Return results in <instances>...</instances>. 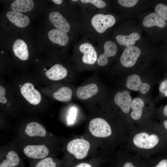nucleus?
Listing matches in <instances>:
<instances>
[{"label": "nucleus", "instance_id": "nucleus-22", "mask_svg": "<svg viewBox=\"0 0 167 167\" xmlns=\"http://www.w3.org/2000/svg\"><path fill=\"white\" fill-rule=\"evenodd\" d=\"M139 34L137 32H133L128 35H119L116 37L117 41L120 45L126 47L133 46L136 41L140 38Z\"/></svg>", "mask_w": 167, "mask_h": 167}, {"label": "nucleus", "instance_id": "nucleus-35", "mask_svg": "<svg viewBox=\"0 0 167 167\" xmlns=\"http://www.w3.org/2000/svg\"><path fill=\"white\" fill-rule=\"evenodd\" d=\"M52 1L55 4L58 5L60 4L62 2V0H53Z\"/></svg>", "mask_w": 167, "mask_h": 167}, {"label": "nucleus", "instance_id": "nucleus-36", "mask_svg": "<svg viewBox=\"0 0 167 167\" xmlns=\"http://www.w3.org/2000/svg\"><path fill=\"white\" fill-rule=\"evenodd\" d=\"M163 114L165 116L167 117V105L164 108L163 110Z\"/></svg>", "mask_w": 167, "mask_h": 167}, {"label": "nucleus", "instance_id": "nucleus-13", "mask_svg": "<svg viewBox=\"0 0 167 167\" xmlns=\"http://www.w3.org/2000/svg\"><path fill=\"white\" fill-rule=\"evenodd\" d=\"M6 16L10 22L19 28L26 27L30 22L28 16L17 12L9 11L6 13Z\"/></svg>", "mask_w": 167, "mask_h": 167}, {"label": "nucleus", "instance_id": "nucleus-1", "mask_svg": "<svg viewBox=\"0 0 167 167\" xmlns=\"http://www.w3.org/2000/svg\"><path fill=\"white\" fill-rule=\"evenodd\" d=\"M89 142L84 139H75L67 144V151L78 160L84 158L87 156L90 148Z\"/></svg>", "mask_w": 167, "mask_h": 167}, {"label": "nucleus", "instance_id": "nucleus-41", "mask_svg": "<svg viewBox=\"0 0 167 167\" xmlns=\"http://www.w3.org/2000/svg\"><path fill=\"white\" fill-rule=\"evenodd\" d=\"M19 87H21V85H19Z\"/></svg>", "mask_w": 167, "mask_h": 167}, {"label": "nucleus", "instance_id": "nucleus-6", "mask_svg": "<svg viewBox=\"0 0 167 167\" xmlns=\"http://www.w3.org/2000/svg\"><path fill=\"white\" fill-rule=\"evenodd\" d=\"M25 155L33 159H42L47 157L49 152L48 147L44 144H29L23 149Z\"/></svg>", "mask_w": 167, "mask_h": 167}, {"label": "nucleus", "instance_id": "nucleus-12", "mask_svg": "<svg viewBox=\"0 0 167 167\" xmlns=\"http://www.w3.org/2000/svg\"><path fill=\"white\" fill-rule=\"evenodd\" d=\"M49 18L51 22L57 29L66 33H67L69 31L70 27L69 23L59 12H51L49 15Z\"/></svg>", "mask_w": 167, "mask_h": 167}, {"label": "nucleus", "instance_id": "nucleus-16", "mask_svg": "<svg viewBox=\"0 0 167 167\" xmlns=\"http://www.w3.org/2000/svg\"><path fill=\"white\" fill-rule=\"evenodd\" d=\"M98 91L97 86L95 84L92 83L79 88L77 90L76 95L79 99L85 100L96 95Z\"/></svg>", "mask_w": 167, "mask_h": 167}, {"label": "nucleus", "instance_id": "nucleus-18", "mask_svg": "<svg viewBox=\"0 0 167 167\" xmlns=\"http://www.w3.org/2000/svg\"><path fill=\"white\" fill-rule=\"evenodd\" d=\"M49 39L52 42L62 46L65 45L69 42V37L66 32L57 29H54L48 32Z\"/></svg>", "mask_w": 167, "mask_h": 167}, {"label": "nucleus", "instance_id": "nucleus-37", "mask_svg": "<svg viewBox=\"0 0 167 167\" xmlns=\"http://www.w3.org/2000/svg\"><path fill=\"white\" fill-rule=\"evenodd\" d=\"M163 125L165 128L167 130V120H166L164 121Z\"/></svg>", "mask_w": 167, "mask_h": 167}, {"label": "nucleus", "instance_id": "nucleus-9", "mask_svg": "<svg viewBox=\"0 0 167 167\" xmlns=\"http://www.w3.org/2000/svg\"><path fill=\"white\" fill-rule=\"evenodd\" d=\"M79 50L83 54L82 60L84 63L92 65L97 61L96 52L90 44L85 43L81 44L79 47Z\"/></svg>", "mask_w": 167, "mask_h": 167}, {"label": "nucleus", "instance_id": "nucleus-40", "mask_svg": "<svg viewBox=\"0 0 167 167\" xmlns=\"http://www.w3.org/2000/svg\"><path fill=\"white\" fill-rule=\"evenodd\" d=\"M2 53H3V51H2Z\"/></svg>", "mask_w": 167, "mask_h": 167}, {"label": "nucleus", "instance_id": "nucleus-19", "mask_svg": "<svg viewBox=\"0 0 167 167\" xmlns=\"http://www.w3.org/2000/svg\"><path fill=\"white\" fill-rule=\"evenodd\" d=\"M13 50L15 55L24 61L28 59L29 54L28 46L25 42L21 39H18L14 42Z\"/></svg>", "mask_w": 167, "mask_h": 167}, {"label": "nucleus", "instance_id": "nucleus-3", "mask_svg": "<svg viewBox=\"0 0 167 167\" xmlns=\"http://www.w3.org/2000/svg\"><path fill=\"white\" fill-rule=\"evenodd\" d=\"M115 22V19L113 15L102 14L96 15L91 20L92 26L100 33L104 32L107 29L113 26Z\"/></svg>", "mask_w": 167, "mask_h": 167}, {"label": "nucleus", "instance_id": "nucleus-20", "mask_svg": "<svg viewBox=\"0 0 167 167\" xmlns=\"http://www.w3.org/2000/svg\"><path fill=\"white\" fill-rule=\"evenodd\" d=\"M20 163V159L18 154L14 151L11 150L1 161L0 167H18Z\"/></svg>", "mask_w": 167, "mask_h": 167}, {"label": "nucleus", "instance_id": "nucleus-28", "mask_svg": "<svg viewBox=\"0 0 167 167\" xmlns=\"http://www.w3.org/2000/svg\"><path fill=\"white\" fill-rule=\"evenodd\" d=\"M119 4L122 6L127 8L132 7L135 5L139 0H118Z\"/></svg>", "mask_w": 167, "mask_h": 167}, {"label": "nucleus", "instance_id": "nucleus-8", "mask_svg": "<svg viewBox=\"0 0 167 167\" xmlns=\"http://www.w3.org/2000/svg\"><path fill=\"white\" fill-rule=\"evenodd\" d=\"M126 85L129 89L135 91L139 90L143 94L148 92L150 89L149 85L142 83L139 76L136 74L132 75L128 77Z\"/></svg>", "mask_w": 167, "mask_h": 167}, {"label": "nucleus", "instance_id": "nucleus-15", "mask_svg": "<svg viewBox=\"0 0 167 167\" xmlns=\"http://www.w3.org/2000/svg\"><path fill=\"white\" fill-rule=\"evenodd\" d=\"M143 26L147 28L157 26L163 28L166 25L165 20L157 13H152L146 16L143 21Z\"/></svg>", "mask_w": 167, "mask_h": 167}, {"label": "nucleus", "instance_id": "nucleus-31", "mask_svg": "<svg viewBox=\"0 0 167 167\" xmlns=\"http://www.w3.org/2000/svg\"><path fill=\"white\" fill-rule=\"evenodd\" d=\"M6 90L1 85L0 86V102L5 104L7 102L6 98L5 97Z\"/></svg>", "mask_w": 167, "mask_h": 167}, {"label": "nucleus", "instance_id": "nucleus-10", "mask_svg": "<svg viewBox=\"0 0 167 167\" xmlns=\"http://www.w3.org/2000/svg\"><path fill=\"white\" fill-rule=\"evenodd\" d=\"M104 52L100 55L97 59V63L100 66H105L108 62V58L115 55L118 49L116 45L110 41H106L104 44Z\"/></svg>", "mask_w": 167, "mask_h": 167}, {"label": "nucleus", "instance_id": "nucleus-5", "mask_svg": "<svg viewBox=\"0 0 167 167\" xmlns=\"http://www.w3.org/2000/svg\"><path fill=\"white\" fill-rule=\"evenodd\" d=\"M141 50L138 47L132 46L126 47L120 58L121 64L124 67H130L134 66L141 54Z\"/></svg>", "mask_w": 167, "mask_h": 167}, {"label": "nucleus", "instance_id": "nucleus-2", "mask_svg": "<svg viewBox=\"0 0 167 167\" xmlns=\"http://www.w3.org/2000/svg\"><path fill=\"white\" fill-rule=\"evenodd\" d=\"M88 128L91 133L96 137H107L112 133L109 124L101 118H96L91 120L89 123Z\"/></svg>", "mask_w": 167, "mask_h": 167}, {"label": "nucleus", "instance_id": "nucleus-14", "mask_svg": "<svg viewBox=\"0 0 167 167\" xmlns=\"http://www.w3.org/2000/svg\"><path fill=\"white\" fill-rule=\"evenodd\" d=\"M25 134L30 137H44L46 135V131L44 127L36 122L28 123L24 130Z\"/></svg>", "mask_w": 167, "mask_h": 167}, {"label": "nucleus", "instance_id": "nucleus-25", "mask_svg": "<svg viewBox=\"0 0 167 167\" xmlns=\"http://www.w3.org/2000/svg\"><path fill=\"white\" fill-rule=\"evenodd\" d=\"M57 163L51 157H46L41 159L35 165L34 167H57Z\"/></svg>", "mask_w": 167, "mask_h": 167}, {"label": "nucleus", "instance_id": "nucleus-39", "mask_svg": "<svg viewBox=\"0 0 167 167\" xmlns=\"http://www.w3.org/2000/svg\"><path fill=\"white\" fill-rule=\"evenodd\" d=\"M44 70L45 71H47V69H44Z\"/></svg>", "mask_w": 167, "mask_h": 167}, {"label": "nucleus", "instance_id": "nucleus-33", "mask_svg": "<svg viewBox=\"0 0 167 167\" xmlns=\"http://www.w3.org/2000/svg\"><path fill=\"white\" fill-rule=\"evenodd\" d=\"M73 167H94L92 164L89 163L83 162L75 165Z\"/></svg>", "mask_w": 167, "mask_h": 167}, {"label": "nucleus", "instance_id": "nucleus-4", "mask_svg": "<svg viewBox=\"0 0 167 167\" xmlns=\"http://www.w3.org/2000/svg\"><path fill=\"white\" fill-rule=\"evenodd\" d=\"M159 138L156 135H149L143 132L136 134L133 138L134 144L138 148L150 149L154 148L159 143Z\"/></svg>", "mask_w": 167, "mask_h": 167}, {"label": "nucleus", "instance_id": "nucleus-38", "mask_svg": "<svg viewBox=\"0 0 167 167\" xmlns=\"http://www.w3.org/2000/svg\"><path fill=\"white\" fill-rule=\"evenodd\" d=\"M72 1L76 2V1H78V0H72Z\"/></svg>", "mask_w": 167, "mask_h": 167}, {"label": "nucleus", "instance_id": "nucleus-30", "mask_svg": "<svg viewBox=\"0 0 167 167\" xmlns=\"http://www.w3.org/2000/svg\"><path fill=\"white\" fill-rule=\"evenodd\" d=\"M160 92L164 94L167 96V79L162 81L160 84L159 87Z\"/></svg>", "mask_w": 167, "mask_h": 167}, {"label": "nucleus", "instance_id": "nucleus-7", "mask_svg": "<svg viewBox=\"0 0 167 167\" xmlns=\"http://www.w3.org/2000/svg\"><path fill=\"white\" fill-rule=\"evenodd\" d=\"M20 92L27 101L32 105H37L41 101L40 93L34 88L31 83H27L24 84L21 88Z\"/></svg>", "mask_w": 167, "mask_h": 167}, {"label": "nucleus", "instance_id": "nucleus-21", "mask_svg": "<svg viewBox=\"0 0 167 167\" xmlns=\"http://www.w3.org/2000/svg\"><path fill=\"white\" fill-rule=\"evenodd\" d=\"M34 5L32 0H16L11 4V7L13 11L24 12L31 11Z\"/></svg>", "mask_w": 167, "mask_h": 167}, {"label": "nucleus", "instance_id": "nucleus-11", "mask_svg": "<svg viewBox=\"0 0 167 167\" xmlns=\"http://www.w3.org/2000/svg\"><path fill=\"white\" fill-rule=\"evenodd\" d=\"M114 101L125 113L129 112L132 102V99L128 91L125 90L122 92H118L115 95Z\"/></svg>", "mask_w": 167, "mask_h": 167}, {"label": "nucleus", "instance_id": "nucleus-26", "mask_svg": "<svg viewBox=\"0 0 167 167\" xmlns=\"http://www.w3.org/2000/svg\"><path fill=\"white\" fill-rule=\"evenodd\" d=\"M155 11L165 20L167 21V6L162 3L158 4L155 7Z\"/></svg>", "mask_w": 167, "mask_h": 167}, {"label": "nucleus", "instance_id": "nucleus-27", "mask_svg": "<svg viewBox=\"0 0 167 167\" xmlns=\"http://www.w3.org/2000/svg\"><path fill=\"white\" fill-rule=\"evenodd\" d=\"M81 1L84 3L92 4L98 8H104L106 5L105 2L101 0H81Z\"/></svg>", "mask_w": 167, "mask_h": 167}, {"label": "nucleus", "instance_id": "nucleus-32", "mask_svg": "<svg viewBox=\"0 0 167 167\" xmlns=\"http://www.w3.org/2000/svg\"><path fill=\"white\" fill-rule=\"evenodd\" d=\"M152 167H167V158H163L159 160Z\"/></svg>", "mask_w": 167, "mask_h": 167}, {"label": "nucleus", "instance_id": "nucleus-24", "mask_svg": "<svg viewBox=\"0 0 167 167\" xmlns=\"http://www.w3.org/2000/svg\"><path fill=\"white\" fill-rule=\"evenodd\" d=\"M72 92L70 88L64 87L60 88L53 94L54 98L60 101H67L72 98Z\"/></svg>", "mask_w": 167, "mask_h": 167}, {"label": "nucleus", "instance_id": "nucleus-29", "mask_svg": "<svg viewBox=\"0 0 167 167\" xmlns=\"http://www.w3.org/2000/svg\"><path fill=\"white\" fill-rule=\"evenodd\" d=\"M76 113L77 109L76 108L73 107L71 109L67 118L69 123L71 124L74 122L76 118Z\"/></svg>", "mask_w": 167, "mask_h": 167}, {"label": "nucleus", "instance_id": "nucleus-17", "mask_svg": "<svg viewBox=\"0 0 167 167\" xmlns=\"http://www.w3.org/2000/svg\"><path fill=\"white\" fill-rule=\"evenodd\" d=\"M67 74L66 69L60 64L53 66L45 72L47 77L49 79L57 81L64 78Z\"/></svg>", "mask_w": 167, "mask_h": 167}, {"label": "nucleus", "instance_id": "nucleus-34", "mask_svg": "<svg viewBox=\"0 0 167 167\" xmlns=\"http://www.w3.org/2000/svg\"><path fill=\"white\" fill-rule=\"evenodd\" d=\"M123 163L120 167H137L134 162L131 161H126Z\"/></svg>", "mask_w": 167, "mask_h": 167}, {"label": "nucleus", "instance_id": "nucleus-23", "mask_svg": "<svg viewBox=\"0 0 167 167\" xmlns=\"http://www.w3.org/2000/svg\"><path fill=\"white\" fill-rule=\"evenodd\" d=\"M144 105L143 100L139 98H135L132 101L131 107L133 111L131 115L133 119L138 120L141 118Z\"/></svg>", "mask_w": 167, "mask_h": 167}]
</instances>
